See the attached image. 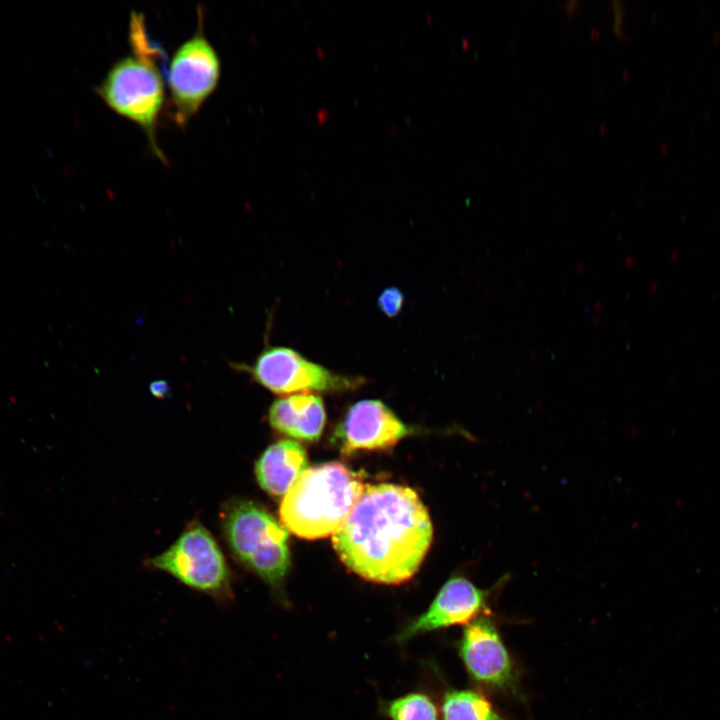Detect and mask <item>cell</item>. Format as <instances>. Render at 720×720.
Here are the masks:
<instances>
[{
    "instance_id": "11",
    "label": "cell",
    "mask_w": 720,
    "mask_h": 720,
    "mask_svg": "<svg viewBox=\"0 0 720 720\" xmlns=\"http://www.w3.org/2000/svg\"><path fill=\"white\" fill-rule=\"evenodd\" d=\"M268 420L276 431L299 440H317L325 426L326 411L322 398L312 393L292 394L275 400Z\"/></svg>"
},
{
    "instance_id": "15",
    "label": "cell",
    "mask_w": 720,
    "mask_h": 720,
    "mask_svg": "<svg viewBox=\"0 0 720 720\" xmlns=\"http://www.w3.org/2000/svg\"><path fill=\"white\" fill-rule=\"evenodd\" d=\"M404 304V295L397 287L384 289L377 299L379 309L389 318L396 317Z\"/></svg>"
},
{
    "instance_id": "3",
    "label": "cell",
    "mask_w": 720,
    "mask_h": 720,
    "mask_svg": "<svg viewBox=\"0 0 720 720\" xmlns=\"http://www.w3.org/2000/svg\"><path fill=\"white\" fill-rule=\"evenodd\" d=\"M365 486L359 474L338 462L307 468L281 501V522L293 534L317 539L345 522Z\"/></svg>"
},
{
    "instance_id": "1",
    "label": "cell",
    "mask_w": 720,
    "mask_h": 720,
    "mask_svg": "<svg viewBox=\"0 0 720 720\" xmlns=\"http://www.w3.org/2000/svg\"><path fill=\"white\" fill-rule=\"evenodd\" d=\"M433 538L429 513L409 487L365 486L333 547L347 568L377 583L400 584L419 569Z\"/></svg>"
},
{
    "instance_id": "4",
    "label": "cell",
    "mask_w": 720,
    "mask_h": 720,
    "mask_svg": "<svg viewBox=\"0 0 720 720\" xmlns=\"http://www.w3.org/2000/svg\"><path fill=\"white\" fill-rule=\"evenodd\" d=\"M223 529L234 556L279 591L290 566L287 529L263 506L247 500L227 505Z\"/></svg>"
},
{
    "instance_id": "9",
    "label": "cell",
    "mask_w": 720,
    "mask_h": 720,
    "mask_svg": "<svg viewBox=\"0 0 720 720\" xmlns=\"http://www.w3.org/2000/svg\"><path fill=\"white\" fill-rule=\"evenodd\" d=\"M492 591L478 588L468 579L452 577L439 590L427 610L399 632L395 641L405 644L412 638L435 630L467 625L491 613Z\"/></svg>"
},
{
    "instance_id": "14",
    "label": "cell",
    "mask_w": 720,
    "mask_h": 720,
    "mask_svg": "<svg viewBox=\"0 0 720 720\" xmlns=\"http://www.w3.org/2000/svg\"><path fill=\"white\" fill-rule=\"evenodd\" d=\"M383 712L391 720H440L432 699L423 693H409L387 702Z\"/></svg>"
},
{
    "instance_id": "16",
    "label": "cell",
    "mask_w": 720,
    "mask_h": 720,
    "mask_svg": "<svg viewBox=\"0 0 720 720\" xmlns=\"http://www.w3.org/2000/svg\"><path fill=\"white\" fill-rule=\"evenodd\" d=\"M150 390L154 396L162 398L167 394L168 386H167L166 382L157 381V382L151 383Z\"/></svg>"
},
{
    "instance_id": "5",
    "label": "cell",
    "mask_w": 720,
    "mask_h": 720,
    "mask_svg": "<svg viewBox=\"0 0 720 720\" xmlns=\"http://www.w3.org/2000/svg\"><path fill=\"white\" fill-rule=\"evenodd\" d=\"M186 586L218 601L232 599L230 571L211 533L200 523H191L163 553L149 560Z\"/></svg>"
},
{
    "instance_id": "7",
    "label": "cell",
    "mask_w": 720,
    "mask_h": 720,
    "mask_svg": "<svg viewBox=\"0 0 720 720\" xmlns=\"http://www.w3.org/2000/svg\"><path fill=\"white\" fill-rule=\"evenodd\" d=\"M195 33L175 51L168 68L169 115L185 126L216 89L221 63L203 31L202 15Z\"/></svg>"
},
{
    "instance_id": "6",
    "label": "cell",
    "mask_w": 720,
    "mask_h": 720,
    "mask_svg": "<svg viewBox=\"0 0 720 720\" xmlns=\"http://www.w3.org/2000/svg\"><path fill=\"white\" fill-rule=\"evenodd\" d=\"M265 389L288 396L300 393H343L366 383L357 375L340 374L285 346L266 347L253 364L238 365Z\"/></svg>"
},
{
    "instance_id": "8",
    "label": "cell",
    "mask_w": 720,
    "mask_h": 720,
    "mask_svg": "<svg viewBox=\"0 0 720 720\" xmlns=\"http://www.w3.org/2000/svg\"><path fill=\"white\" fill-rule=\"evenodd\" d=\"M458 651L467 673L475 682L499 692L516 691L514 663L488 616H480L465 625Z\"/></svg>"
},
{
    "instance_id": "2",
    "label": "cell",
    "mask_w": 720,
    "mask_h": 720,
    "mask_svg": "<svg viewBox=\"0 0 720 720\" xmlns=\"http://www.w3.org/2000/svg\"><path fill=\"white\" fill-rule=\"evenodd\" d=\"M129 31L132 53L111 66L95 91L111 110L137 124L153 152L164 159L156 142L158 116L165 99L159 65L162 51L150 42L141 15H131Z\"/></svg>"
},
{
    "instance_id": "10",
    "label": "cell",
    "mask_w": 720,
    "mask_h": 720,
    "mask_svg": "<svg viewBox=\"0 0 720 720\" xmlns=\"http://www.w3.org/2000/svg\"><path fill=\"white\" fill-rule=\"evenodd\" d=\"M409 428L382 401L365 399L346 411L334 440L344 454L359 450H385L409 435Z\"/></svg>"
},
{
    "instance_id": "13",
    "label": "cell",
    "mask_w": 720,
    "mask_h": 720,
    "mask_svg": "<svg viewBox=\"0 0 720 720\" xmlns=\"http://www.w3.org/2000/svg\"><path fill=\"white\" fill-rule=\"evenodd\" d=\"M441 711L443 720H508L483 694L470 689L448 690Z\"/></svg>"
},
{
    "instance_id": "12",
    "label": "cell",
    "mask_w": 720,
    "mask_h": 720,
    "mask_svg": "<svg viewBox=\"0 0 720 720\" xmlns=\"http://www.w3.org/2000/svg\"><path fill=\"white\" fill-rule=\"evenodd\" d=\"M306 469V451L300 443L292 440L270 445L255 464L258 484L276 497L284 496Z\"/></svg>"
}]
</instances>
